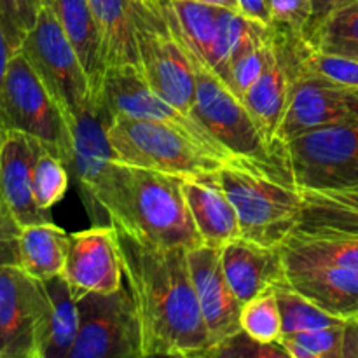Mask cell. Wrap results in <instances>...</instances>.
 Instances as JSON below:
<instances>
[{
    "instance_id": "1",
    "label": "cell",
    "mask_w": 358,
    "mask_h": 358,
    "mask_svg": "<svg viewBox=\"0 0 358 358\" xmlns=\"http://www.w3.org/2000/svg\"><path fill=\"white\" fill-rule=\"evenodd\" d=\"M122 273L142 329V355L203 357L210 338L189 268L187 248L157 247L114 226Z\"/></svg>"
},
{
    "instance_id": "2",
    "label": "cell",
    "mask_w": 358,
    "mask_h": 358,
    "mask_svg": "<svg viewBox=\"0 0 358 358\" xmlns=\"http://www.w3.org/2000/svg\"><path fill=\"white\" fill-rule=\"evenodd\" d=\"M177 175L114 159L94 184L86 205L93 226L112 224L157 247H201Z\"/></svg>"
},
{
    "instance_id": "3",
    "label": "cell",
    "mask_w": 358,
    "mask_h": 358,
    "mask_svg": "<svg viewBox=\"0 0 358 358\" xmlns=\"http://www.w3.org/2000/svg\"><path fill=\"white\" fill-rule=\"evenodd\" d=\"M220 185L236 208L241 238L264 247H282L294 233L303 208V192L280 168L234 159L217 170Z\"/></svg>"
},
{
    "instance_id": "4",
    "label": "cell",
    "mask_w": 358,
    "mask_h": 358,
    "mask_svg": "<svg viewBox=\"0 0 358 358\" xmlns=\"http://www.w3.org/2000/svg\"><path fill=\"white\" fill-rule=\"evenodd\" d=\"M108 142L119 163L177 177L210 173L226 164L189 133L157 121L115 115L108 128Z\"/></svg>"
},
{
    "instance_id": "5",
    "label": "cell",
    "mask_w": 358,
    "mask_h": 358,
    "mask_svg": "<svg viewBox=\"0 0 358 358\" xmlns=\"http://www.w3.org/2000/svg\"><path fill=\"white\" fill-rule=\"evenodd\" d=\"M299 191L358 189V121L317 126L278 147Z\"/></svg>"
},
{
    "instance_id": "6",
    "label": "cell",
    "mask_w": 358,
    "mask_h": 358,
    "mask_svg": "<svg viewBox=\"0 0 358 358\" xmlns=\"http://www.w3.org/2000/svg\"><path fill=\"white\" fill-rule=\"evenodd\" d=\"M0 129L34 136L72 166V128L23 52L9 59L0 86Z\"/></svg>"
},
{
    "instance_id": "7",
    "label": "cell",
    "mask_w": 358,
    "mask_h": 358,
    "mask_svg": "<svg viewBox=\"0 0 358 358\" xmlns=\"http://www.w3.org/2000/svg\"><path fill=\"white\" fill-rule=\"evenodd\" d=\"M138 66L143 79L159 96L191 115L196 94V70L180 37L163 10L133 0Z\"/></svg>"
},
{
    "instance_id": "8",
    "label": "cell",
    "mask_w": 358,
    "mask_h": 358,
    "mask_svg": "<svg viewBox=\"0 0 358 358\" xmlns=\"http://www.w3.org/2000/svg\"><path fill=\"white\" fill-rule=\"evenodd\" d=\"M17 51L23 52L72 128V122L90 105L93 91L79 56L48 3Z\"/></svg>"
},
{
    "instance_id": "9",
    "label": "cell",
    "mask_w": 358,
    "mask_h": 358,
    "mask_svg": "<svg viewBox=\"0 0 358 358\" xmlns=\"http://www.w3.org/2000/svg\"><path fill=\"white\" fill-rule=\"evenodd\" d=\"M196 94L191 115L238 159L257 161L287 171L278 150L266 143L248 108L208 66L194 65ZM289 173V171H287Z\"/></svg>"
},
{
    "instance_id": "10",
    "label": "cell",
    "mask_w": 358,
    "mask_h": 358,
    "mask_svg": "<svg viewBox=\"0 0 358 358\" xmlns=\"http://www.w3.org/2000/svg\"><path fill=\"white\" fill-rule=\"evenodd\" d=\"M76 301L79 331L69 358H143L138 311L128 283Z\"/></svg>"
},
{
    "instance_id": "11",
    "label": "cell",
    "mask_w": 358,
    "mask_h": 358,
    "mask_svg": "<svg viewBox=\"0 0 358 358\" xmlns=\"http://www.w3.org/2000/svg\"><path fill=\"white\" fill-rule=\"evenodd\" d=\"M100 98L112 117L126 115V117L157 121L175 126L182 131L189 133L198 140L210 154L222 159L224 163L238 159L203 124H199L192 115L185 114L168 100L156 93L143 79L140 66L124 65L112 66L105 70L103 84L100 90Z\"/></svg>"
},
{
    "instance_id": "12",
    "label": "cell",
    "mask_w": 358,
    "mask_h": 358,
    "mask_svg": "<svg viewBox=\"0 0 358 358\" xmlns=\"http://www.w3.org/2000/svg\"><path fill=\"white\" fill-rule=\"evenodd\" d=\"M48 308L42 282L17 266L0 271V358H38Z\"/></svg>"
},
{
    "instance_id": "13",
    "label": "cell",
    "mask_w": 358,
    "mask_h": 358,
    "mask_svg": "<svg viewBox=\"0 0 358 358\" xmlns=\"http://www.w3.org/2000/svg\"><path fill=\"white\" fill-rule=\"evenodd\" d=\"M62 275L76 299L87 292H114L122 287L124 273L114 226L100 224L70 234Z\"/></svg>"
},
{
    "instance_id": "14",
    "label": "cell",
    "mask_w": 358,
    "mask_h": 358,
    "mask_svg": "<svg viewBox=\"0 0 358 358\" xmlns=\"http://www.w3.org/2000/svg\"><path fill=\"white\" fill-rule=\"evenodd\" d=\"M187 259L210 346H213L241 331L243 304L231 289L224 273L222 247L201 245L191 248L187 250Z\"/></svg>"
},
{
    "instance_id": "15",
    "label": "cell",
    "mask_w": 358,
    "mask_h": 358,
    "mask_svg": "<svg viewBox=\"0 0 358 358\" xmlns=\"http://www.w3.org/2000/svg\"><path fill=\"white\" fill-rule=\"evenodd\" d=\"M350 121H358V87L294 83L278 145L317 126Z\"/></svg>"
},
{
    "instance_id": "16",
    "label": "cell",
    "mask_w": 358,
    "mask_h": 358,
    "mask_svg": "<svg viewBox=\"0 0 358 358\" xmlns=\"http://www.w3.org/2000/svg\"><path fill=\"white\" fill-rule=\"evenodd\" d=\"M42 143L20 131H7L0 142V196L21 227L51 222L49 212L34 198V164Z\"/></svg>"
},
{
    "instance_id": "17",
    "label": "cell",
    "mask_w": 358,
    "mask_h": 358,
    "mask_svg": "<svg viewBox=\"0 0 358 358\" xmlns=\"http://www.w3.org/2000/svg\"><path fill=\"white\" fill-rule=\"evenodd\" d=\"M222 266L241 304L287 283L282 248L234 238L222 247Z\"/></svg>"
},
{
    "instance_id": "18",
    "label": "cell",
    "mask_w": 358,
    "mask_h": 358,
    "mask_svg": "<svg viewBox=\"0 0 358 358\" xmlns=\"http://www.w3.org/2000/svg\"><path fill=\"white\" fill-rule=\"evenodd\" d=\"M110 112L105 107L100 94H93L90 105L72 122V166L70 173L76 177L80 198L86 203L98 178L108 163L115 159L108 142V128L112 122Z\"/></svg>"
},
{
    "instance_id": "19",
    "label": "cell",
    "mask_w": 358,
    "mask_h": 358,
    "mask_svg": "<svg viewBox=\"0 0 358 358\" xmlns=\"http://www.w3.org/2000/svg\"><path fill=\"white\" fill-rule=\"evenodd\" d=\"M182 192L192 220L210 247H224L241 236L236 208L220 185L217 171L180 178Z\"/></svg>"
},
{
    "instance_id": "20",
    "label": "cell",
    "mask_w": 358,
    "mask_h": 358,
    "mask_svg": "<svg viewBox=\"0 0 358 358\" xmlns=\"http://www.w3.org/2000/svg\"><path fill=\"white\" fill-rule=\"evenodd\" d=\"M287 282L329 315H358V271L338 266H285Z\"/></svg>"
},
{
    "instance_id": "21",
    "label": "cell",
    "mask_w": 358,
    "mask_h": 358,
    "mask_svg": "<svg viewBox=\"0 0 358 358\" xmlns=\"http://www.w3.org/2000/svg\"><path fill=\"white\" fill-rule=\"evenodd\" d=\"M290 94H292V77L273 38V51L264 73L241 98L257 128L261 129L266 143L273 150H278L280 147L278 129L285 115Z\"/></svg>"
},
{
    "instance_id": "22",
    "label": "cell",
    "mask_w": 358,
    "mask_h": 358,
    "mask_svg": "<svg viewBox=\"0 0 358 358\" xmlns=\"http://www.w3.org/2000/svg\"><path fill=\"white\" fill-rule=\"evenodd\" d=\"M49 7L55 13L59 27L65 31L66 38L77 52L90 79L91 91L98 94L105 77V59L101 52V41L98 34L96 21L87 0H48Z\"/></svg>"
},
{
    "instance_id": "23",
    "label": "cell",
    "mask_w": 358,
    "mask_h": 358,
    "mask_svg": "<svg viewBox=\"0 0 358 358\" xmlns=\"http://www.w3.org/2000/svg\"><path fill=\"white\" fill-rule=\"evenodd\" d=\"M285 266H338L358 271V236L329 231H294L282 247Z\"/></svg>"
},
{
    "instance_id": "24",
    "label": "cell",
    "mask_w": 358,
    "mask_h": 358,
    "mask_svg": "<svg viewBox=\"0 0 358 358\" xmlns=\"http://www.w3.org/2000/svg\"><path fill=\"white\" fill-rule=\"evenodd\" d=\"M96 21L105 66H138L133 0H87Z\"/></svg>"
},
{
    "instance_id": "25",
    "label": "cell",
    "mask_w": 358,
    "mask_h": 358,
    "mask_svg": "<svg viewBox=\"0 0 358 358\" xmlns=\"http://www.w3.org/2000/svg\"><path fill=\"white\" fill-rule=\"evenodd\" d=\"M49 308L42 327L38 358H69L79 331L77 301L63 275L44 280Z\"/></svg>"
},
{
    "instance_id": "26",
    "label": "cell",
    "mask_w": 358,
    "mask_h": 358,
    "mask_svg": "<svg viewBox=\"0 0 358 358\" xmlns=\"http://www.w3.org/2000/svg\"><path fill=\"white\" fill-rule=\"evenodd\" d=\"M219 9V6L198 0H161L168 24L180 37L194 65H210Z\"/></svg>"
},
{
    "instance_id": "27",
    "label": "cell",
    "mask_w": 358,
    "mask_h": 358,
    "mask_svg": "<svg viewBox=\"0 0 358 358\" xmlns=\"http://www.w3.org/2000/svg\"><path fill=\"white\" fill-rule=\"evenodd\" d=\"M69 245L70 234L52 222L23 227L20 234V268L38 282L62 275Z\"/></svg>"
},
{
    "instance_id": "28",
    "label": "cell",
    "mask_w": 358,
    "mask_h": 358,
    "mask_svg": "<svg viewBox=\"0 0 358 358\" xmlns=\"http://www.w3.org/2000/svg\"><path fill=\"white\" fill-rule=\"evenodd\" d=\"M301 192L303 208L294 231H329L358 236V189Z\"/></svg>"
},
{
    "instance_id": "29",
    "label": "cell",
    "mask_w": 358,
    "mask_h": 358,
    "mask_svg": "<svg viewBox=\"0 0 358 358\" xmlns=\"http://www.w3.org/2000/svg\"><path fill=\"white\" fill-rule=\"evenodd\" d=\"M269 27L250 20L240 10L220 7L217 35L210 55V70L227 86L231 66L240 55L268 35Z\"/></svg>"
},
{
    "instance_id": "30",
    "label": "cell",
    "mask_w": 358,
    "mask_h": 358,
    "mask_svg": "<svg viewBox=\"0 0 358 358\" xmlns=\"http://www.w3.org/2000/svg\"><path fill=\"white\" fill-rule=\"evenodd\" d=\"M304 41L317 51L358 59V0L332 10Z\"/></svg>"
},
{
    "instance_id": "31",
    "label": "cell",
    "mask_w": 358,
    "mask_h": 358,
    "mask_svg": "<svg viewBox=\"0 0 358 358\" xmlns=\"http://www.w3.org/2000/svg\"><path fill=\"white\" fill-rule=\"evenodd\" d=\"M275 292L282 311V336L343 325L346 322L318 308L303 294L294 290L289 282L275 289Z\"/></svg>"
},
{
    "instance_id": "32",
    "label": "cell",
    "mask_w": 358,
    "mask_h": 358,
    "mask_svg": "<svg viewBox=\"0 0 358 358\" xmlns=\"http://www.w3.org/2000/svg\"><path fill=\"white\" fill-rule=\"evenodd\" d=\"M70 168L62 157L45 145H41L34 164V198L41 210L49 212L55 205H58L65 198L70 184Z\"/></svg>"
},
{
    "instance_id": "33",
    "label": "cell",
    "mask_w": 358,
    "mask_h": 358,
    "mask_svg": "<svg viewBox=\"0 0 358 358\" xmlns=\"http://www.w3.org/2000/svg\"><path fill=\"white\" fill-rule=\"evenodd\" d=\"M241 331L261 343H278L282 338V311L275 290L261 294L241 308Z\"/></svg>"
},
{
    "instance_id": "34",
    "label": "cell",
    "mask_w": 358,
    "mask_h": 358,
    "mask_svg": "<svg viewBox=\"0 0 358 358\" xmlns=\"http://www.w3.org/2000/svg\"><path fill=\"white\" fill-rule=\"evenodd\" d=\"M343 325L285 334L280 338L290 358H343Z\"/></svg>"
},
{
    "instance_id": "35",
    "label": "cell",
    "mask_w": 358,
    "mask_h": 358,
    "mask_svg": "<svg viewBox=\"0 0 358 358\" xmlns=\"http://www.w3.org/2000/svg\"><path fill=\"white\" fill-rule=\"evenodd\" d=\"M273 51V34L271 28L268 30L262 41L252 45L250 49L240 55L236 62L231 66L229 80H227V87L236 94L238 98H243V94L254 86L259 80V77L264 73L266 66H268L269 56Z\"/></svg>"
},
{
    "instance_id": "36",
    "label": "cell",
    "mask_w": 358,
    "mask_h": 358,
    "mask_svg": "<svg viewBox=\"0 0 358 358\" xmlns=\"http://www.w3.org/2000/svg\"><path fill=\"white\" fill-rule=\"evenodd\" d=\"M266 358V357H289L282 343H261L248 336L245 331L236 332L231 338L210 346L203 358Z\"/></svg>"
},
{
    "instance_id": "37",
    "label": "cell",
    "mask_w": 358,
    "mask_h": 358,
    "mask_svg": "<svg viewBox=\"0 0 358 358\" xmlns=\"http://www.w3.org/2000/svg\"><path fill=\"white\" fill-rule=\"evenodd\" d=\"M45 2L48 0H0V13L14 51L20 49L24 35L34 28Z\"/></svg>"
},
{
    "instance_id": "38",
    "label": "cell",
    "mask_w": 358,
    "mask_h": 358,
    "mask_svg": "<svg viewBox=\"0 0 358 358\" xmlns=\"http://www.w3.org/2000/svg\"><path fill=\"white\" fill-rule=\"evenodd\" d=\"M269 28L278 34L304 37L311 20L310 0H269Z\"/></svg>"
},
{
    "instance_id": "39",
    "label": "cell",
    "mask_w": 358,
    "mask_h": 358,
    "mask_svg": "<svg viewBox=\"0 0 358 358\" xmlns=\"http://www.w3.org/2000/svg\"><path fill=\"white\" fill-rule=\"evenodd\" d=\"M23 227L16 222L0 196V271L9 266L20 268V234Z\"/></svg>"
},
{
    "instance_id": "40",
    "label": "cell",
    "mask_w": 358,
    "mask_h": 358,
    "mask_svg": "<svg viewBox=\"0 0 358 358\" xmlns=\"http://www.w3.org/2000/svg\"><path fill=\"white\" fill-rule=\"evenodd\" d=\"M348 0H310L311 3V20L308 23L306 31H304V38L329 16L334 9H338L339 6H343Z\"/></svg>"
},
{
    "instance_id": "41",
    "label": "cell",
    "mask_w": 358,
    "mask_h": 358,
    "mask_svg": "<svg viewBox=\"0 0 358 358\" xmlns=\"http://www.w3.org/2000/svg\"><path fill=\"white\" fill-rule=\"evenodd\" d=\"M238 10L245 14L250 20L259 21L262 24H268L271 21V14H269V0H236Z\"/></svg>"
},
{
    "instance_id": "42",
    "label": "cell",
    "mask_w": 358,
    "mask_h": 358,
    "mask_svg": "<svg viewBox=\"0 0 358 358\" xmlns=\"http://www.w3.org/2000/svg\"><path fill=\"white\" fill-rule=\"evenodd\" d=\"M343 358H358V315L345 322V329H343Z\"/></svg>"
},
{
    "instance_id": "43",
    "label": "cell",
    "mask_w": 358,
    "mask_h": 358,
    "mask_svg": "<svg viewBox=\"0 0 358 358\" xmlns=\"http://www.w3.org/2000/svg\"><path fill=\"white\" fill-rule=\"evenodd\" d=\"M14 52L16 51H14L13 45H10L9 37H7L6 24H3L2 13H0V86H2V80H3V76H6L7 65H9V59ZM2 138H3V135H2V129H0V142H2Z\"/></svg>"
},
{
    "instance_id": "44",
    "label": "cell",
    "mask_w": 358,
    "mask_h": 358,
    "mask_svg": "<svg viewBox=\"0 0 358 358\" xmlns=\"http://www.w3.org/2000/svg\"><path fill=\"white\" fill-rule=\"evenodd\" d=\"M198 2L212 3V6L227 7V9H234V10H238V2H236V0H198Z\"/></svg>"
},
{
    "instance_id": "45",
    "label": "cell",
    "mask_w": 358,
    "mask_h": 358,
    "mask_svg": "<svg viewBox=\"0 0 358 358\" xmlns=\"http://www.w3.org/2000/svg\"><path fill=\"white\" fill-rule=\"evenodd\" d=\"M143 2H147V3H149V6L161 9V2H159V0H143Z\"/></svg>"
},
{
    "instance_id": "46",
    "label": "cell",
    "mask_w": 358,
    "mask_h": 358,
    "mask_svg": "<svg viewBox=\"0 0 358 358\" xmlns=\"http://www.w3.org/2000/svg\"><path fill=\"white\" fill-rule=\"evenodd\" d=\"M159 2H161V0H159Z\"/></svg>"
}]
</instances>
